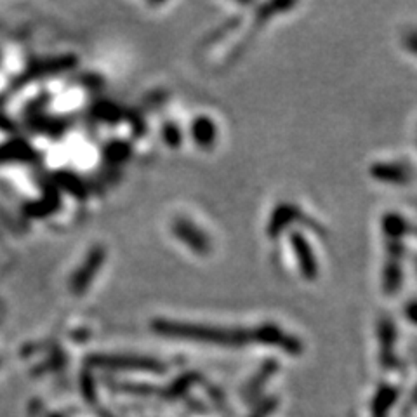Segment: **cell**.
I'll return each instance as SVG.
<instances>
[{
    "mask_svg": "<svg viewBox=\"0 0 417 417\" xmlns=\"http://www.w3.org/2000/svg\"><path fill=\"white\" fill-rule=\"evenodd\" d=\"M393 400H395L393 388H384V390L379 393V397L376 398L374 417H384V416H386L388 409L391 407Z\"/></svg>",
    "mask_w": 417,
    "mask_h": 417,
    "instance_id": "obj_1",
    "label": "cell"
}]
</instances>
